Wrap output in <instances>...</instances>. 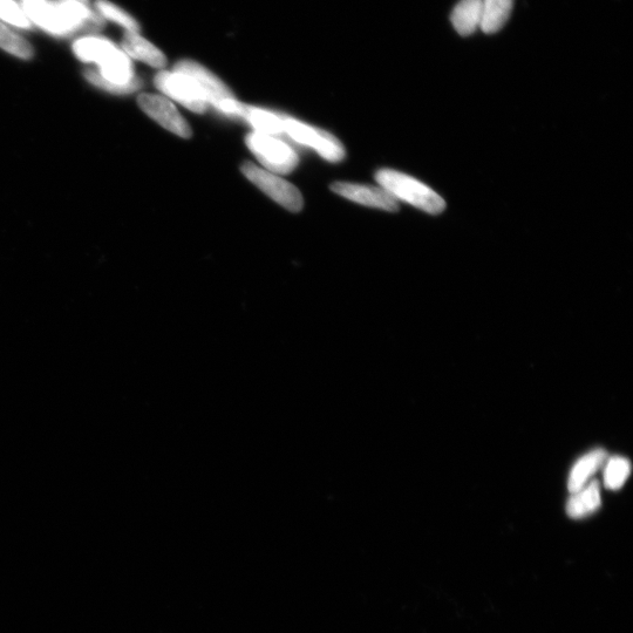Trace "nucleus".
I'll return each instance as SVG.
<instances>
[{"instance_id": "1", "label": "nucleus", "mask_w": 633, "mask_h": 633, "mask_svg": "<svg viewBox=\"0 0 633 633\" xmlns=\"http://www.w3.org/2000/svg\"><path fill=\"white\" fill-rule=\"evenodd\" d=\"M380 187L390 193L397 201H404L425 213L438 215L446 208V202L424 183L410 175L392 169H381L376 174Z\"/></svg>"}, {"instance_id": "2", "label": "nucleus", "mask_w": 633, "mask_h": 633, "mask_svg": "<svg viewBox=\"0 0 633 633\" xmlns=\"http://www.w3.org/2000/svg\"><path fill=\"white\" fill-rule=\"evenodd\" d=\"M245 141L268 172L289 174L298 165V155L294 149L275 136L254 132L250 133Z\"/></svg>"}, {"instance_id": "3", "label": "nucleus", "mask_w": 633, "mask_h": 633, "mask_svg": "<svg viewBox=\"0 0 633 633\" xmlns=\"http://www.w3.org/2000/svg\"><path fill=\"white\" fill-rule=\"evenodd\" d=\"M242 172L245 178L253 182L256 187L284 208L294 211V213L303 208L302 194L291 183L251 162L243 163Z\"/></svg>"}, {"instance_id": "4", "label": "nucleus", "mask_w": 633, "mask_h": 633, "mask_svg": "<svg viewBox=\"0 0 633 633\" xmlns=\"http://www.w3.org/2000/svg\"><path fill=\"white\" fill-rule=\"evenodd\" d=\"M284 133L298 144L311 147L329 162H339L345 158L344 147L335 136L313 128L294 119H284Z\"/></svg>"}, {"instance_id": "5", "label": "nucleus", "mask_w": 633, "mask_h": 633, "mask_svg": "<svg viewBox=\"0 0 633 633\" xmlns=\"http://www.w3.org/2000/svg\"><path fill=\"white\" fill-rule=\"evenodd\" d=\"M174 71L192 78L207 104L213 105L220 112L228 102L235 100L234 94L219 78L195 61H180Z\"/></svg>"}, {"instance_id": "6", "label": "nucleus", "mask_w": 633, "mask_h": 633, "mask_svg": "<svg viewBox=\"0 0 633 633\" xmlns=\"http://www.w3.org/2000/svg\"><path fill=\"white\" fill-rule=\"evenodd\" d=\"M155 85L169 98L186 106L188 110L199 114L207 111L208 104L206 100L203 99L199 88H197L192 78H189L186 74L176 71H162L156 76Z\"/></svg>"}, {"instance_id": "7", "label": "nucleus", "mask_w": 633, "mask_h": 633, "mask_svg": "<svg viewBox=\"0 0 633 633\" xmlns=\"http://www.w3.org/2000/svg\"><path fill=\"white\" fill-rule=\"evenodd\" d=\"M139 105L142 111L159 122L169 132L186 139L192 136V129L187 121L181 117L179 111L168 99L160 97V95L142 94L139 97Z\"/></svg>"}, {"instance_id": "8", "label": "nucleus", "mask_w": 633, "mask_h": 633, "mask_svg": "<svg viewBox=\"0 0 633 633\" xmlns=\"http://www.w3.org/2000/svg\"><path fill=\"white\" fill-rule=\"evenodd\" d=\"M331 189L336 194L345 197L347 200L363 204V206L384 209L396 213L399 210V203L394 197L383 188L355 185V183L337 182L333 183Z\"/></svg>"}, {"instance_id": "9", "label": "nucleus", "mask_w": 633, "mask_h": 633, "mask_svg": "<svg viewBox=\"0 0 633 633\" xmlns=\"http://www.w3.org/2000/svg\"><path fill=\"white\" fill-rule=\"evenodd\" d=\"M601 505L600 485L597 481H592L571 495L567 503V514L571 519L581 520L596 513Z\"/></svg>"}, {"instance_id": "10", "label": "nucleus", "mask_w": 633, "mask_h": 633, "mask_svg": "<svg viewBox=\"0 0 633 633\" xmlns=\"http://www.w3.org/2000/svg\"><path fill=\"white\" fill-rule=\"evenodd\" d=\"M608 459L607 452L604 449H595L588 454L582 456L571 469L568 480V488L570 493H576L577 490L583 488L589 482L592 475L600 469Z\"/></svg>"}, {"instance_id": "11", "label": "nucleus", "mask_w": 633, "mask_h": 633, "mask_svg": "<svg viewBox=\"0 0 633 633\" xmlns=\"http://www.w3.org/2000/svg\"><path fill=\"white\" fill-rule=\"evenodd\" d=\"M122 47L127 56L144 61L148 65L156 68L166 65V57L158 47L139 36V33H126L122 39Z\"/></svg>"}, {"instance_id": "12", "label": "nucleus", "mask_w": 633, "mask_h": 633, "mask_svg": "<svg viewBox=\"0 0 633 633\" xmlns=\"http://www.w3.org/2000/svg\"><path fill=\"white\" fill-rule=\"evenodd\" d=\"M482 20L481 0H460L455 6L451 22L461 36H471L479 29Z\"/></svg>"}, {"instance_id": "13", "label": "nucleus", "mask_w": 633, "mask_h": 633, "mask_svg": "<svg viewBox=\"0 0 633 633\" xmlns=\"http://www.w3.org/2000/svg\"><path fill=\"white\" fill-rule=\"evenodd\" d=\"M481 2L480 29L487 34L499 32L512 15L514 0H481Z\"/></svg>"}, {"instance_id": "14", "label": "nucleus", "mask_w": 633, "mask_h": 633, "mask_svg": "<svg viewBox=\"0 0 633 633\" xmlns=\"http://www.w3.org/2000/svg\"><path fill=\"white\" fill-rule=\"evenodd\" d=\"M256 129V132L277 135L284 133V119L277 114L242 104L240 117Z\"/></svg>"}, {"instance_id": "15", "label": "nucleus", "mask_w": 633, "mask_h": 633, "mask_svg": "<svg viewBox=\"0 0 633 633\" xmlns=\"http://www.w3.org/2000/svg\"><path fill=\"white\" fill-rule=\"evenodd\" d=\"M117 49L113 44L100 38H84L73 45L76 56L86 63L101 65Z\"/></svg>"}, {"instance_id": "16", "label": "nucleus", "mask_w": 633, "mask_h": 633, "mask_svg": "<svg viewBox=\"0 0 633 633\" xmlns=\"http://www.w3.org/2000/svg\"><path fill=\"white\" fill-rule=\"evenodd\" d=\"M631 474V464L628 459L615 456L607 461L604 469V485L610 490H618L624 486Z\"/></svg>"}, {"instance_id": "17", "label": "nucleus", "mask_w": 633, "mask_h": 633, "mask_svg": "<svg viewBox=\"0 0 633 633\" xmlns=\"http://www.w3.org/2000/svg\"><path fill=\"white\" fill-rule=\"evenodd\" d=\"M0 49L22 59H30L33 56L31 45L3 23H0Z\"/></svg>"}, {"instance_id": "18", "label": "nucleus", "mask_w": 633, "mask_h": 633, "mask_svg": "<svg viewBox=\"0 0 633 633\" xmlns=\"http://www.w3.org/2000/svg\"><path fill=\"white\" fill-rule=\"evenodd\" d=\"M23 11L27 18L51 32L53 10L47 0H23Z\"/></svg>"}, {"instance_id": "19", "label": "nucleus", "mask_w": 633, "mask_h": 633, "mask_svg": "<svg viewBox=\"0 0 633 633\" xmlns=\"http://www.w3.org/2000/svg\"><path fill=\"white\" fill-rule=\"evenodd\" d=\"M97 8L102 16L124 26L128 32L139 33L140 26L138 22L129 16L127 12L121 10L119 6L108 2V0H97Z\"/></svg>"}, {"instance_id": "20", "label": "nucleus", "mask_w": 633, "mask_h": 633, "mask_svg": "<svg viewBox=\"0 0 633 633\" xmlns=\"http://www.w3.org/2000/svg\"><path fill=\"white\" fill-rule=\"evenodd\" d=\"M0 20L20 27V29H29L31 27L30 19L27 18L23 9L13 0H0Z\"/></svg>"}, {"instance_id": "21", "label": "nucleus", "mask_w": 633, "mask_h": 633, "mask_svg": "<svg viewBox=\"0 0 633 633\" xmlns=\"http://www.w3.org/2000/svg\"><path fill=\"white\" fill-rule=\"evenodd\" d=\"M76 2L86 5L88 3V0H76Z\"/></svg>"}]
</instances>
